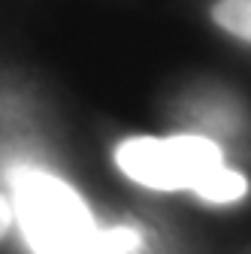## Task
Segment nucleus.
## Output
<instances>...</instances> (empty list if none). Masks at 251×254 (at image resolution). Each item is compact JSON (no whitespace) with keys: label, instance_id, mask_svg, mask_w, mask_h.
I'll return each instance as SVG.
<instances>
[{"label":"nucleus","instance_id":"obj_3","mask_svg":"<svg viewBox=\"0 0 251 254\" xmlns=\"http://www.w3.org/2000/svg\"><path fill=\"white\" fill-rule=\"evenodd\" d=\"M245 190H248V182H245L239 173L221 167V170H215V173L194 190V194H200V197L209 200V203H233V200H242V197H245Z\"/></svg>","mask_w":251,"mask_h":254},{"label":"nucleus","instance_id":"obj_1","mask_svg":"<svg viewBox=\"0 0 251 254\" xmlns=\"http://www.w3.org/2000/svg\"><path fill=\"white\" fill-rule=\"evenodd\" d=\"M12 206L34 254H85L97 227L76 190L52 173L18 167L9 176Z\"/></svg>","mask_w":251,"mask_h":254},{"label":"nucleus","instance_id":"obj_4","mask_svg":"<svg viewBox=\"0 0 251 254\" xmlns=\"http://www.w3.org/2000/svg\"><path fill=\"white\" fill-rule=\"evenodd\" d=\"M142 245L139 230L133 227H112V230H97L85 254H136Z\"/></svg>","mask_w":251,"mask_h":254},{"label":"nucleus","instance_id":"obj_6","mask_svg":"<svg viewBox=\"0 0 251 254\" xmlns=\"http://www.w3.org/2000/svg\"><path fill=\"white\" fill-rule=\"evenodd\" d=\"M9 221H12V209H9V203H6V197L0 194V236L6 233V227H9Z\"/></svg>","mask_w":251,"mask_h":254},{"label":"nucleus","instance_id":"obj_5","mask_svg":"<svg viewBox=\"0 0 251 254\" xmlns=\"http://www.w3.org/2000/svg\"><path fill=\"white\" fill-rule=\"evenodd\" d=\"M215 21L251 43V0H221L215 6Z\"/></svg>","mask_w":251,"mask_h":254},{"label":"nucleus","instance_id":"obj_2","mask_svg":"<svg viewBox=\"0 0 251 254\" xmlns=\"http://www.w3.org/2000/svg\"><path fill=\"white\" fill-rule=\"evenodd\" d=\"M124 176L154 190H197L215 170H221V148L206 136L127 139L115 151Z\"/></svg>","mask_w":251,"mask_h":254}]
</instances>
